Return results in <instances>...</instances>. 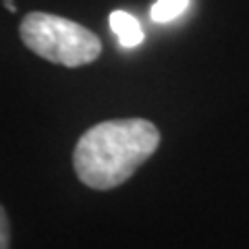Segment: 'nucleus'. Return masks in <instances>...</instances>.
Here are the masks:
<instances>
[{
    "instance_id": "1",
    "label": "nucleus",
    "mask_w": 249,
    "mask_h": 249,
    "mask_svg": "<svg viewBox=\"0 0 249 249\" xmlns=\"http://www.w3.org/2000/svg\"><path fill=\"white\" fill-rule=\"evenodd\" d=\"M158 145L160 131L150 121H104L79 137L73 150V166L83 185L108 191L129 181Z\"/></svg>"
},
{
    "instance_id": "5",
    "label": "nucleus",
    "mask_w": 249,
    "mask_h": 249,
    "mask_svg": "<svg viewBox=\"0 0 249 249\" xmlns=\"http://www.w3.org/2000/svg\"><path fill=\"white\" fill-rule=\"evenodd\" d=\"M0 222H2V229H0V237H2V243H0V249H6V237H9V229H6V212L2 210V214H0Z\"/></svg>"
},
{
    "instance_id": "4",
    "label": "nucleus",
    "mask_w": 249,
    "mask_h": 249,
    "mask_svg": "<svg viewBox=\"0 0 249 249\" xmlns=\"http://www.w3.org/2000/svg\"><path fill=\"white\" fill-rule=\"evenodd\" d=\"M187 6H189V0H156L152 4V21L156 23H168L177 19Z\"/></svg>"
},
{
    "instance_id": "3",
    "label": "nucleus",
    "mask_w": 249,
    "mask_h": 249,
    "mask_svg": "<svg viewBox=\"0 0 249 249\" xmlns=\"http://www.w3.org/2000/svg\"><path fill=\"white\" fill-rule=\"evenodd\" d=\"M108 21H110L112 31L116 34L121 46H124V48H135V46L143 42L145 34L142 29V23H139L133 15H129L124 11H112Z\"/></svg>"
},
{
    "instance_id": "6",
    "label": "nucleus",
    "mask_w": 249,
    "mask_h": 249,
    "mask_svg": "<svg viewBox=\"0 0 249 249\" xmlns=\"http://www.w3.org/2000/svg\"><path fill=\"white\" fill-rule=\"evenodd\" d=\"M2 4H4V6H6V9H9V11H13V13L17 11V6L13 4V0H2Z\"/></svg>"
},
{
    "instance_id": "2",
    "label": "nucleus",
    "mask_w": 249,
    "mask_h": 249,
    "mask_svg": "<svg viewBox=\"0 0 249 249\" xmlns=\"http://www.w3.org/2000/svg\"><path fill=\"white\" fill-rule=\"evenodd\" d=\"M19 36L34 54L69 69L89 65L102 52V42L93 31L52 13H27L21 19Z\"/></svg>"
}]
</instances>
